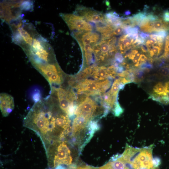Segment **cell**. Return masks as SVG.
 <instances>
[{"label": "cell", "instance_id": "obj_1", "mask_svg": "<svg viewBox=\"0 0 169 169\" xmlns=\"http://www.w3.org/2000/svg\"><path fill=\"white\" fill-rule=\"evenodd\" d=\"M55 100L50 95L36 101L24 118V126L33 130L40 137L44 146L51 143L52 134L58 127L54 112Z\"/></svg>", "mask_w": 169, "mask_h": 169}, {"label": "cell", "instance_id": "obj_2", "mask_svg": "<svg viewBox=\"0 0 169 169\" xmlns=\"http://www.w3.org/2000/svg\"><path fill=\"white\" fill-rule=\"evenodd\" d=\"M50 95L53 96L57 99L60 109L68 116L75 114L76 107L74 103V94L71 90L59 87L51 90Z\"/></svg>", "mask_w": 169, "mask_h": 169}, {"label": "cell", "instance_id": "obj_3", "mask_svg": "<svg viewBox=\"0 0 169 169\" xmlns=\"http://www.w3.org/2000/svg\"><path fill=\"white\" fill-rule=\"evenodd\" d=\"M109 80L98 82L86 79L81 82L78 86V93L86 94H94L105 92L110 87Z\"/></svg>", "mask_w": 169, "mask_h": 169}, {"label": "cell", "instance_id": "obj_4", "mask_svg": "<svg viewBox=\"0 0 169 169\" xmlns=\"http://www.w3.org/2000/svg\"><path fill=\"white\" fill-rule=\"evenodd\" d=\"M60 15L71 30L87 32L91 31L92 29V26L79 16L72 14L61 13Z\"/></svg>", "mask_w": 169, "mask_h": 169}, {"label": "cell", "instance_id": "obj_5", "mask_svg": "<svg viewBox=\"0 0 169 169\" xmlns=\"http://www.w3.org/2000/svg\"><path fill=\"white\" fill-rule=\"evenodd\" d=\"M72 158L70 151L66 144L63 142L58 146L54 160V166L61 165H69L71 164Z\"/></svg>", "mask_w": 169, "mask_h": 169}, {"label": "cell", "instance_id": "obj_6", "mask_svg": "<svg viewBox=\"0 0 169 169\" xmlns=\"http://www.w3.org/2000/svg\"><path fill=\"white\" fill-rule=\"evenodd\" d=\"M97 105L94 101L87 97L81 102L76 107L75 114L81 115L89 120L92 117L96 109Z\"/></svg>", "mask_w": 169, "mask_h": 169}, {"label": "cell", "instance_id": "obj_7", "mask_svg": "<svg viewBox=\"0 0 169 169\" xmlns=\"http://www.w3.org/2000/svg\"><path fill=\"white\" fill-rule=\"evenodd\" d=\"M77 9L79 16L85 20L98 23L105 21V15L99 12L82 7H79Z\"/></svg>", "mask_w": 169, "mask_h": 169}, {"label": "cell", "instance_id": "obj_8", "mask_svg": "<svg viewBox=\"0 0 169 169\" xmlns=\"http://www.w3.org/2000/svg\"><path fill=\"white\" fill-rule=\"evenodd\" d=\"M14 107L13 97L5 93L0 95V108L2 115L7 117L12 112Z\"/></svg>", "mask_w": 169, "mask_h": 169}, {"label": "cell", "instance_id": "obj_9", "mask_svg": "<svg viewBox=\"0 0 169 169\" xmlns=\"http://www.w3.org/2000/svg\"><path fill=\"white\" fill-rule=\"evenodd\" d=\"M91 73L95 78L99 80L105 79L110 76H114L115 74L114 67L108 68L104 66L95 67L93 69H91Z\"/></svg>", "mask_w": 169, "mask_h": 169}, {"label": "cell", "instance_id": "obj_10", "mask_svg": "<svg viewBox=\"0 0 169 169\" xmlns=\"http://www.w3.org/2000/svg\"><path fill=\"white\" fill-rule=\"evenodd\" d=\"M99 169H128L121 156L115 160L109 161Z\"/></svg>", "mask_w": 169, "mask_h": 169}, {"label": "cell", "instance_id": "obj_11", "mask_svg": "<svg viewBox=\"0 0 169 169\" xmlns=\"http://www.w3.org/2000/svg\"><path fill=\"white\" fill-rule=\"evenodd\" d=\"M99 38V35L97 33L90 31L84 33L81 37L82 45L90 44L93 46L97 44Z\"/></svg>", "mask_w": 169, "mask_h": 169}, {"label": "cell", "instance_id": "obj_12", "mask_svg": "<svg viewBox=\"0 0 169 169\" xmlns=\"http://www.w3.org/2000/svg\"><path fill=\"white\" fill-rule=\"evenodd\" d=\"M89 121L88 119L83 116L76 115L73 124L74 133L75 134L84 129Z\"/></svg>", "mask_w": 169, "mask_h": 169}, {"label": "cell", "instance_id": "obj_13", "mask_svg": "<svg viewBox=\"0 0 169 169\" xmlns=\"http://www.w3.org/2000/svg\"><path fill=\"white\" fill-rule=\"evenodd\" d=\"M153 32H158L169 30V22L165 21L163 18H158L155 21L151 22Z\"/></svg>", "mask_w": 169, "mask_h": 169}, {"label": "cell", "instance_id": "obj_14", "mask_svg": "<svg viewBox=\"0 0 169 169\" xmlns=\"http://www.w3.org/2000/svg\"><path fill=\"white\" fill-rule=\"evenodd\" d=\"M17 29L16 30L18 31L21 35L25 45L26 44L27 45L28 49V52L30 49L33 44L34 38V37H32L31 36V34H29V31H27L23 27H20Z\"/></svg>", "mask_w": 169, "mask_h": 169}, {"label": "cell", "instance_id": "obj_15", "mask_svg": "<svg viewBox=\"0 0 169 169\" xmlns=\"http://www.w3.org/2000/svg\"><path fill=\"white\" fill-rule=\"evenodd\" d=\"M123 84L120 79H116L112 84L111 88L109 93L111 95L116 97L121 85Z\"/></svg>", "mask_w": 169, "mask_h": 169}, {"label": "cell", "instance_id": "obj_16", "mask_svg": "<svg viewBox=\"0 0 169 169\" xmlns=\"http://www.w3.org/2000/svg\"><path fill=\"white\" fill-rule=\"evenodd\" d=\"M146 17V13L145 12H140L134 15L132 18L136 25H139L141 21Z\"/></svg>", "mask_w": 169, "mask_h": 169}, {"label": "cell", "instance_id": "obj_17", "mask_svg": "<svg viewBox=\"0 0 169 169\" xmlns=\"http://www.w3.org/2000/svg\"><path fill=\"white\" fill-rule=\"evenodd\" d=\"M33 7L32 2L29 1H24L21 2L20 5V9L26 11L31 9Z\"/></svg>", "mask_w": 169, "mask_h": 169}, {"label": "cell", "instance_id": "obj_18", "mask_svg": "<svg viewBox=\"0 0 169 169\" xmlns=\"http://www.w3.org/2000/svg\"><path fill=\"white\" fill-rule=\"evenodd\" d=\"M162 48L157 46L153 47L151 49L148 51L150 56L153 57L154 55L157 56L159 55L161 50Z\"/></svg>", "mask_w": 169, "mask_h": 169}, {"label": "cell", "instance_id": "obj_19", "mask_svg": "<svg viewBox=\"0 0 169 169\" xmlns=\"http://www.w3.org/2000/svg\"><path fill=\"white\" fill-rule=\"evenodd\" d=\"M123 29L126 35H130L138 33L139 29L138 27H128Z\"/></svg>", "mask_w": 169, "mask_h": 169}, {"label": "cell", "instance_id": "obj_20", "mask_svg": "<svg viewBox=\"0 0 169 169\" xmlns=\"http://www.w3.org/2000/svg\"><path fill=\"white\" fill-rule=\"evenodd\" d=\"M161 161L160 158L158 156H155L152 159V163L154 168H157L160 165Z\"/></svg>", "mask_w": 169, "mask_h": 169}, {"label": "cell", "instance_id": "obj_21", "mask_svg": "<svg viewBox=\"0 0 169 169\" xmlns=\"http://www.w3.org/2000/svg\"><path fill=\"white\" fill-rule=\"evenodd\" d=\"M163 54L169 55V33L166 38L164 52Z\"/></svg>", "mask_w": 169, "mask_h": 169}, {"label": "cell", "instance_id": "obj_22", "mask_svg": "<svg viewBox=\"0 0 169 169\" xmlns=\"http://www.w3.org/2000/svg\"><path fill=\"white\" fill-rule=\"evenodd\" d=\"M123 110L122 108L119 105L117 104L114 110L115 115L116 116H119L123 113Z\"/></svg>", "mask_w": 169, "mask_h": 169}, {"label": "cell", "instance_id": "obj_23", "mask_svg": "<svg viewBox=\"0 0 169 169\" xmlns=\"http://www.w3.org/2000/svg\"><path fill=\"white\" fill-rule=\"evenodd\" d=\"M144 43V41L143 39L140 37H138L134 42L133 43L132 45L133 47H135L138 45L143 44Z\"/></svg>", "mask_w": 169, "mask_h": 169}, {"label": "cell", "instance_id": "obj_24", "mask_svg": "<svg viewBox=\"0 0 169 169\" xmlns=\"http://www.w3.org/2000/svg\"><path fill=\"white\" fill-rule=\"evenodd\" d=\"M123 28L121 26L116 28L112 32L113 35H118L120 34L123 31Z\"/></svg>", "mask_w": 169, "mask_h": 169}, {"label": "cell", "instance_id": "obj_25", "mask_svg": "<svg viewBox=\"0 0 169 169\" xmlns=\"http://www.w3.org/2000/svg\"><path fill=\"white\" fill-rule=\"evenodd\" d=\"M150 21L153 22L157 19L159 18L156 15H154L152 14H150L146 16Z\"/></svg>", "mask_w": 169, "mask_h": 169}, {"label": "cell", "instance_id": "obj_26", "mask_svg": "<svg viewBox=\"0 0 169 169\" xmlns=\"http://www.w3.org/2000/svg\"><path fill=\"white\" fill-rule=\"evenodd\" d=\"M138 53V51L136 50H132L129 54L126 55V57H128L131 59L133 60L136 54Z\"/></svg>", "mask_w": 169, "mask_h": 169}, {"label": "cell", "instance_id": "obj_27", "mask_svg": "<svg viewBox=\"0 0 169 169\" xmlns=\"http://www.w3.org/2000/svg\"><path fill=\"white\" fill-rule=\"evenodd\" d=\"M162 18L165 21L169 22V11H166L164 12L162 15Z\"/></svg>", "mask_w": 169, "mask_h": 169}, {"label": "cell", "instance_id": "obj_28", "mask_svg": "<svg viewBox=\"0 0 169 169\" xmlns=\"http://www.w3.org/2000/svg\"><path fill=\"white\" fill-rule=\"evenodd\" d=\"M115 58L120 62H122L124 59L122 54L119 53H117L116 54Z\"/></svg>", "mask_w": 169, "mask_h": 169}, {"label": "cell", "instance_id": "obj_29", "mask_svg": "<svg viewBox=\"0 0 169 169\" xmlns=\"http://www.w3.org/2000/svg\"><path fill=\"white\" fill-rule=\"evenodd\" d=\"M140 56V54L138 52L136 54L134 58L132 60V61L134 63L136 64L138 62L139 60Z\"/></svg>", "mask_w": 169, "mask_h": 169}, {"label": "cell", "instance_id": "obj_30", "mask_svg": "<svg viewBox=\"0 0 169 169\" xmlns=\"http://www.w3.org/2000/svg\"><path fill=\"white\" fill-rule=\"evenodd\" d=\"M83 45V47L82 48H83L85 52L89 51L92 49L91 45L90 44H85Z\"/></svg>", "mask_w": 169, "mask_h": 169}, {"label": "cell", "instance_id": "obj_31", "mask_svg": "<svg viewBox=\"0 0 169 169\" xmlns=\"http://www.w3.org/2000/svg\"><path fill=\"white\" fill-rule=\"evenodd\" d=\"M76 169H99V168H95L88 166L78 167Z\"/></svg>", "mask_w": 169, "mask_h": 169}, {"label": "cell", "instance_id": "obj_32", "mask_svg": "<svg viewBox=\"0 0 169 169\" xmlns=\"http://www.w3.org/2000/svg\"><path fill=\"white\" fill-rule=\"evenodd\" d=\"M139 35L140 37L143 39H146L149 36L148 34L141 32H139Z\"/></svg>", "mask_w": 169, "mask_h": 169}, {"label": "cell", "instance_id": "obj_33", "mask_svg": "<svg viewBox=\"0 0 169 169\" xmlns=\"http://www.w3.org/2000/svg\"><path fill=\"white\" fill-rule=\"evenodd\" d=\"M141 49L142 51L144 53H146L148 50L147 47L145 45H142L141 47Z\"/></svg>", "mask_w": 169, "mask_h": 169}, {"label": "cell", "instance_id": "obj_34", "mask_svg": "<svg viewBox=\"0 0 169 169\" xmlns=\"http://www.w3.org/2000/svg\"><path fill=\"white\" fill-rule=\"evenodd\" d=\"M131 13L129 10H127L125 11L124 14L125 15H129L131 14Z\"/></svg>", "mask_w": 169, "mask_h": 169}]
</instances>
